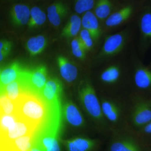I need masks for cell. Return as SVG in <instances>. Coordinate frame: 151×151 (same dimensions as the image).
Listing matches in <instances>:
<instances>
[{"label":"cell","instance_id":"43","mask_svg":"<svg viewBox=\"0 0 151 151\" xmlns=\"http://www.w3.org/2000/svg\"><path fill=\"white\" fill-rule=\"evenodd\" d=\"M150 97L151 99V94L150 95Z\"/></svg>","mask_w":151,"mask_h":151},{"label":"cell","instance_id":"19","mask_svg":"<svg viewBox=\"0 0 151 151\" xmlns=\"http://www.w3.org/2000/svg\"><path fill=\"white\" fill-rule=\"evenodd\" d=\"M63 114L68 123L74 128L81 129L86 125V121L81 111L72 101H68L64 105Z\"/></svg>","mask_w":151,"mask_h":151},{"label":"cell","instance_id":"11","mask_svg":"<svg viewBox=\"0 0 151 151\" xmlns=\"http://www.w3.org/2000/svg\"><path fill=\"white\" fill-rule=\"evenodd\" d=\"M60 126L51 122L41 125L35 134V141L45 151H60L58 140Z\"/></svg>","mask_w":151,"mask_h":151},{"label":"cell","instance_id":"7","mask_svg":"<svg viewBox=\"0 0 151 151\" xmlns=\"http://www.w3.org/2000/svg\"><path fill=\"white\" fill-rule=\"evenodd\" d=\"M147 0H135L120 4L116 11L103 23L105 35L135 21Z\"/></svg>","mask_w":151,"mask_h":151},{"label":"cell","instance_id":"27","mask_svg":"<svg viewBox=\"0 0 151 151\" xmlns=\"http://www.w3.org/2000/svg\"><path fill=\"white\" fill-rule=\"evenodd\" d=\"M74 12L79 15L93 10L97 0H71Z\"/></svg>","mask_w":151,"mask_h":151},{"label":"cell","instance_id":"41","mask_svg":"<svg viewBox=\"0 0 151 151\" xmlns=\"http://www.w3.org/2000/svg\"><path fill=\"white\" fill-rule=\"evenodd\" d=\"M148 151H151V148L149 149Z\"/></svg>","mask_w":151,"mask_h":151},{"label":"cell","instance_id":"15","mask_svg":"<svg viewBox=\"0 0 151 151\" xmlns=\"http://www.w3.org/2000/svg\"><path fill=\"white\" fill-rule=\"evenodd\" d=\"M70 3L67 0H55L47 6V18L52 25L58 26L69 15L70 12Z\"/></svg>","mask_w":151,"mask_h":151},{"label":"cell","instance_id":"26","mask_svg":"<svg viewBox=\"0 0 151 151\" xmlns=\"http://www.w3.org/2000/svg\"><path fill=\"white\" fill-rule=\"evenodd\" d=\"M24 92L21 82L19 79L1 89V94H5L16 103L19 101Z\"/></svg>","mask_w":151,"mask_h":151},{"label":"cell","instance_id":"25","mask_svg":"<svg viewBox=\"0 0 151 151\" xmlns=\"http://www.w3.org/2000/svg\"><path fill=\"white\" fill-rule=\"evenodd\" d=\"M47 18V13L39 6H31L28 27L29 28L34 29L41 26L46 21Z\"/></svg>","mask_w":151,"mask_h":151},{"label":"cell","instance_id":"12","mask_svg":"<svg viewBox=\"0 0 151 151\" xmlns=\"http://www.w3.org/2000/svg\"><path fill=\"white\" fill-rule=\"evenodd\" d=\"M24 92L38 95L47 81V70L44 65L34 70H24L19 78Z\"/></svg>","mask_w":151,"mask_h":151},{"label":"cell","instance_id":"9","mask_svg":"<svg viewBox=\"0 0 151 151\" xmlns=\"http://www.w3.org/2000/svg\"><path fill=\"white\" fill-rule=\"evenodd\" d=\"M129 124L136 131L151 122V99L150 96L129 93Z\"/></svg>","mask_w":151,"mask_h":151},{"label":"cell","instance_id":"10","mask_svg":"<svg viewBox=\"0 0 151 151\" xmlns=\"http://www.w3.org/2000/svg\"><path fill=\"white\" fill-rule=\"evenodd\" d=\"M135 22L137 25L138 50L143 56L151 47V0H147Z\"/></svg>","mask_w":151,"mask_h":151},{"label":"cell","instance_id":"16","mask_svg":"<svg viewBox=\"0 0 151 151\" xmlns=\"http://www.w3.org/2000/svg\"><path fill=\"white\" fill-rule=\"evenodd\" d=\"M7 13L11 22L15 26L27 24L29 21L31 5L26 3L10 4Z\"/></svg>","mask_w":151,"mask_h":151},{"label":"cell","instance_id":"28","mask_svg":"<svg viewBox=\"0 0 151 151\" xmlns=\"http://www.w3.org/2000/svg\"><path fill=\"white\" fill-rule=\"evenodd\" d=\"M17 103L9 98L5 94H1V114H17Z\"/></svg>","mask_w":151,"mask_h":151},{"label":"cell","instance_id":"2","mask_svg":"<svg viewBox=\"0 0 151 151\" xmlns=\"http://www.w3.org/2000/svg\"><path fill=\"white\" fill-rule=\"evenodd\" d=\"M77 97L81 108L94 123L98 132L103 137L108 138L111 128L103 116L98 92L89 79L79 82Z\"/></svg>","mask_w":151,"mask_h":151},{"label":"cell","instance_id":"33","mask_svg":"<svg viewBox=\"0 0 151 151\" xmlns=\"http://www.w3.org/2000/svg\"><path fill=\"white\" fill-rule=\"evenodd\" d=\"M71 52L73 56L80 61H84V60H86L87 52L83 48V47L71 50Z\"/></svg>","mask_w":151,"mask_h":151},{"label":"cell","instance_id":"42","mask_svg":"<svg viewBox=\"0 0 151 151\" xmlns=\"http://www.w3.org/2000/svg\"><path fill=\"white\" fill-rule=\"evenodd\" d=\"M149 66H150V67L151 68V63H150V65H149Z\"/></svg>","mask_w":151,"mask_h":151},{"label":"cell","instance_id":"23","mask_svg":"<svg viewBox=\"0 0 151 151\" xmlns=\"http://www.w3.org/2000/svg\"><path fill=\"white\" fill-rule=\"evenodd\" d=\"M23 70L18 62L13 63L7 67L1 70L0 85L1 89L6 85L18 80L20 77Z\"/></svg>","mask_w":151,"mask_h":151},{"label":"cell","instance_id":"31","mask_svg":"<svg viewBox=\"0 0 151 151\" xmlns=\"http://www.w3.org/2000/svg\"><path fill=\"white\" fill-rule=\"evenodd\" d=\"M145 145L148 150L151 148V122L136 131Z\"/></svg>","mask_w":151,"mask_h":151},{"label":"cell","instance_id":"35","mask_svg":"<svg viewBox=\"0 0 151 151\" xmlns=\"http://www.w3.org/2000/svg\"><path fill=\"white\" fill-rule=\"evenodd\" d=\"M38 42L39 44L40 47L42 52L43 51L46 47L47 40L46 38L43 35H39L36 36Z\"/></svg>","mask_w":151,"mask_h":151},{"label":"cell","instance_id":"4","mask_svg":"<svg viewBox=\"0 0 151 151\" xmlns=\"http://www.w3.org/2000/svg\"><path fill=\"white\" fill-rule=\"evenodd\" d=\"M134 27L127 26L122 30L105 36L95 57L97 65L124 54L133 40Z\"/></svg>","mask_w":151,"mask_h":151},{"label":"cell","instance_id":"8","mask_svg":"<svg viewBox=\"0 0 151 151\" xmlns=\"http://www.w3.org/2000/svg\"><path fill=\"white\" fill-rule=\"evenodd\" d=\"M150 96L151 94V68L144 64L132 50L131 56L130 92Z\"/></svg>","mask_w":151,"mask_h":151},{"label":"cell","instance_id":"20","mask_svg":"<svg viewBox=\"0 0 151 151\" xmlns=\"http://www.w3.org/2000/svg\"><path fill=\"white\" fill-rule=\"evenodd\" d=\"M120 5L116 0H97L92 11L103 25Z\"/></svg>","mask_w":151,"mask_h":151},{"label":"cell","instance_id":"34","mask_svg":"<svg viewBox=\"0 0 151 151\" xmlns=\"http://www.w3.org/2000/svg\"><path fill=\"white\" fill-rule=\"evenodd\" d=\"M12 47V44L9 41L2 40L0 41V51H6L10 53Z\"/></svg>","mask_w":151,"mask_h":151},{"label":"cell","instance_id":"13","mask_svg":"<svg viewBox=\"0 0 151 151\" xmlns=\"http://www.w3.org/2000/svg\"><path fill=\"white\" fill-rule=\"evenodd\" d=\"M67 151H101L103 141L85 136H77L64 141Z\"/></svg>","mask_w":151,"mask_h":151},{"label":"cell","instance_id":"29","mask_svg":"<svg viewBox=\"0 0 151 151\" xmlns=\"http://www.w3.org/2000/svg\"><path fill=\"white\" fill-rule=\"evenodd\" d=\"M78 36L83 48L87 52L93 50L95 45V42L88 30L84 28L81 29Z\"/></svg>","mask_w":151,"mask_h":151},{"label":"cell","instance_id":"38","mask_svg":"<svg viewBox=\"0 0 151 151\" xmlns=\"http://www.w3.org/2000/svg\"><path fill=\"white\" fill-rule=\"evenodd\" d=\"M4 1L7 2L10 4H15V3H24L23 2L26 0H3Z\"/></svg>","mask_w":151,"mask_h":151},{"label":"cell","instance_id":"14","mask_svg":"<svg viewBox=\"0 0 151 151\" xmlns=\"http://www.w3.org/2000/svg\"><path fill=\"white\" fill-rule=\"evenodd\" d=\"M81 17L82 28L88 31L95 45L102 43L105 36L103 25L93 11L86 12Z\"/></svg>","mask_w":151,"mask_h":151},{"label":"cell","instance_id":"36","mask_svg":"<svg viewBox=\"0 0 151 151\" xmlns=\"http://www.w3.org/2000/svg\"><path fill=\"white\" fill-rule=\"evenodd\" d=\"M27 151H45L39 145L36 143L35 141L34 144L32 147Z\"/></svg>","mask_w":151,"mask_h":151},{"label":"cell","instance_id":"6","mask_svg":"<svg viewBox=\"0 0 151 151\" xmlns=\"http://www.w3.org/2000/svg\"><path fill=\"white\" fill-rule=\"evenodd\" d=\"M104 151H148L137 133L130 126L111 130Z\"/></svg>","mask_w":151,"mask_h":151},{"label":"cell","instance_id":"24","mask_svg":"<svg viewBox=\"0 0 151 151\" xmlns=\"http://www.w3.org/2000/svg\"><path fill=\"white\" fill-rule=\"evenodd\" d=\"M76 13L70 15L67 24L61 32L62 37L67 38H74L78 36L82 29L81 17Z\"/></svg>","mask_w":151,"mask_h":151},{"label":"cell","instance_id":"21","mask_svg":"<svg viewBox=\"0 0 151 151\" xmlns=\"http://www.w3.org/2000/svg\"><path fill=\"white\" fill-rule=\"evenodd\" d=\"M57 63L62 78L68 83L76 81L79 75V70L77 65L65 57L58 56Z\"/></svg>","mask_w":151,"mask_h":151},{"label":"cell","instance_id":"18","mask_svg":"<svg viewBox=\"0 0 151 151\" xmlns=\"http://www.w3.org/2000/svg\"><path fill=\"white\" fill-rule=\"evenodd\" d=\"M62 91V84L58 78H51L47 80L37 96L47 106H50L60 103L59 97Z\"/></svg>","mask_w":151,"mask_h":151},{"label":"cell","instance_id":"17","mask_svg":"<svg viewBox=\"0 0 151 151\" xmlns=\"http://www.w3.org/2000/svg\"><path fill=\"white\" fill-rule=\"evenodd\" d=\"M37 129L19 118L7 132L1 134V143L7 142L26 135L35 134Z\"/></svg>","mask_w":151,"mask_h":151},{"label":"cell","instance_id":"3","mask_svg":"<svg viewBox=\"0 0 151 151\" xmlns=\"http://www.w3.org/2000/svg\"><path fill=\"white\" fill-rule=\"evenodd\" d=\"M98 94L103 116L111 130L129 126V93L116 95Z\"/></svg>","mask_w":151,"mask_h":151},{"label":"cell","instance_id":"40","mask_svg":"<svg viewBox=\"0 0 151 151\" xmlns=\"http://www.w3.org/2000/svg\"><path fill=\"white\" fill-rule=\"evenodd\" d=\"M37 1H45V0H37Z\"/></svg>","mask_w":151,"mask_h":151},{"label":"cell","instance_id":"39","mask_svg":"<svg viewBox=\"0 0 151 151\" xmlns=\"http://www.w3.org/2000/svg\"><path fill=\"white\" fill-rule=\"evenodd\" d=\"M119 4H123V3L127 2L132 1L135 0H116Z\"/></svg>","mask_w":151,"mask_h":151},{"label":"cell","instance_id":"5","mask_svg":"<svg viewBox=\"0 0 151 151\" xmlns=\"http://www.w3.org/2000/svg\"><path fill=\"white\" fill-rule=\"evenodd\" d=\"M17 115L37 129L47 118V105L37 95L24 92L17 102Z\"/></svg>","mask_w":151,"mask_h":151},{"label":"cell","instance_id":"37","mask_svg":"<svg viewBox=\"0 0 151 151\" xmlns=\"http://www.w3.org/2000/svg\"><path fill=\"white\" fill-rule=\"evenodd\" d=\"M10 52H7L0 51V61H1V62H2L8 56Z\"/></svg>","mask_w":151,"mask_h":151},{"label":"cell","instance_id":"32","mask_svg":"<svg viewBox=\"0 0 151 151\" xmlns=\"http://www.w3.org/2000/svg\"><path fill=\"white\" fill-rule=\"evenodd\" d=\"M26 47L31 56H36L42 52L37 39L36 36L31 37L27 40Z\"/></svg>","mask_w":151,"mask_h":151},{"label":"cell","instance_id":"30","mask_svg":"<svg viewBox=\"0 0 151 151\" xmlns=\"http://www.w3.org/2000/svg\"><path fill=\"white\" fill-rule=\"evenodd\" d=\"M19 117L17 114L5 115L1 114V134L7 132L17 122Z\"/></svg>","mask_w":151,"mask_h":151},{"label":"cell","instance_id":"1","mask_svg":"<svg viewBox=\"0 0 151 151\" xmlns=\"http://www.w3.org/2000/svg\"><path fill=\"white\" fill-rule=\"evenodd\" d=\"M131 52H127L98 65L94 86L99 94L122 95L130 92Z\"/></svg>","mask_w":151,"mask_h":151},{"label":"cell","instance_id":"22","mask_svg":"<svg viewBox=\"0 0 151 151\" xmlns=\"http://www.w3.org/2000/svg\"><path fill=\"white\" fill-rule=\"evenodd\" d=\"M35 134L26 135L14 140L1 143V151H27L35 143Z\"/></svg>","mask_w":151,"mask_h":151}]
</instances>
